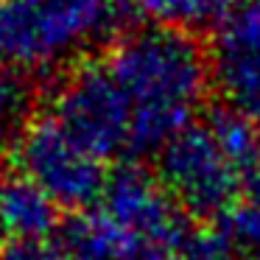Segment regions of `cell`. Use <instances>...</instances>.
I'll list each match as a JSON object with an SVG mask.
<instances>
[{
	"label": "cell",
	"mask_w": 260,
	"mask_h": 260,
	"mask_svg": "<svg viewBox=\"0 0 260 260\" xmlns=\"http://www.w3.org/2000/svg\"><path fill=\"white\" fill-rule=\"evenodd\" d=\"M101 64L129 112L132 157L159 154L193 123L213 81L210 56L196 37L159 25L115 40Z\"/></svg>",
	"instance_id": "1"
},
{
	"label": "cell",
	"mask_w": 260,
	"mask_h": 260,
	"mask_svg": "<svg viewBox=\"0 0 260 260\" xmlns=\"http://www.w3.org/2000/svg\"><path fill=\"white\" fill-rule=\"evenodd\" d=\"M135 0H0V70L42 73L126 34Z\"/></svg>",
	"instance_id": "2"
},
{
	"label": "cell",
	"mask_w": 260,
	"mask_h": 260,
	"mask_svg": "<svg viewBox=\"0 0 260 260\" xmlns=\"http://www.w3.org/2000/svg\"><path fill=\"white\" fill-rule=\"evenodd\" d=\"M159 182L187 215L213 218L246 185L249 168L232 154V148L215 135L207 118L187 123L157 154Z\"/></svg>",
	"instance_id": "3"
},
{
	"label": "cell",
	"mask_w": 260,
	"mask_h": 260,
	"mask_svg": "<svg viewBox=\"0 0 260 260\" xmlns=\"http://www.w3.org/2000/svg\"><path fill=\"white\" fill-rule=\"evenodd\" d=\"M17 171L59 207L90 210L101 199L109 171L51 112L28 120L14 143Z\"/></svg>",
	"instance_id": "4"
},
{
	"label": "cell",
	"mask_w": 260,
	"mask_h": 260,
	"mask_svg": "<svg viewBox=\"0 0 260 260\" xmlns=\"http://www.w3.org/2000/svg\"><path fill=\"white\" fill-rule=\"evenodd\" d=\"M135 246V260L154 249H187L190 221L185 210L171 199L157 174L140 165H120L109 171L101 199L95 202Z\"/></svg>",
	"instance_id": "5"
},
{
	"label": "cell",
	"mask_w": 260,
	"mask_h": 260,
	"mask_svg": "<svg viewBox=\"0 0 260 260\" xmlns=\"http://www.w3.org/2000/svg\"><path fill=\"white\" fill-rule=\"evenodd\" d=\"M51 115L98 159L132 157L129 112L101 62H87L68 76Z\"/></svg>",
	"instance_id": "6"
},
{
	"label": "cell",
	"mask_w": 260,
	"mask_h": 260,
	"mask_svg": "<svg viewBox=\"0 0 260 260\" xmlns=\"http://www.w3.org/2000/svg\"><path fill=\"white\" fill-rule=\"evenodd\" d=\"M59 226V204L23 174L0 176V232L12 241H42Z\"/></svg>",
	"instance_id": "7"
},
{
	"label": "cell",
	"mask_w": 260,
	"mask_h": 260,
	"mask_svg": "<svg viewBox=\"0 0 260 260\" xmlns=\"http://www.w3.org/2000/svg\"><path fill=\"white\" fill-rule=\"evenodd\" d=\"M135 3L137 14L148 17L159 28L196 34L204 28H218L235 0H135Z\"/></svg>",
	"instance_id": "8"
},
{
	"label": "cell",
	"mask_w": 260,
	"mask_h": 260,
	"mask_svg": "<svg viewBox=\"0 0 260 260\" xmlns=\"http://www.w3.org/2000/svg\"><path fill=\"white\" fill-rule=\"evenodd\" d=\"M207 224L218 232L232 260L260 257V202L238 199L218 215L207 218Z\"/></svg>",
	"instance_id": "9"
},
{
	"label": "cell",
	"mask_w": 260,
	"mask_h": 260,
	"mask_svg": "<svg viewBox=\"0 0 260 260\" xmlns=\"http://www.w3.org/2000/svg\"><path fill=\"white\" fill-rule=\"evenodd\" d=\"M0 260H73L59 241H9L0 246Z\"/></svg>",
	"instance_id": "10"
},
{
	"label": "cell",
	"mask_w": 260,
	"mask_h": 260,
	"mask_svg": "<svg viewBox=\"0 0 260 260\" xmlns=\"http://www.w3.org/2000/svg\"><path fill=\"white\" fill-rule=\"evenodd\" d=\"M17 120H9L0 115V162H3V157L9 154V148L14 151V143H17L20 137V129H17Z\"/></svg>",
	"instance_id": "11"
},
{
	"label": "cell",
	"mask_w": 260,
	"mask_h": 260,
	"mask_svg": "<svg viewBox=\"0 0 260 260\" xmlns=\"http://www.w3.org/2000/svg\"><path fill=\"white\" fill-rule=\"evenodd\" d=\"M246 187L252 190V199L260 202V137H257V151H254V162L249 168V176H246Z\"/></svg>",
	"instance_id": "12"
},
{
	"label": "cell",
	"mask_w": 260,
	"mask_h": 260,
	"mask_svg": "<svg viewBox=\"0 0 260 260\" xmlns=\"http://www.w3.org/2000/svg\"><path fill=\"white\" fill-rule=\"evenodd\" d=\"M254 260H260V257H254Z\"/></svg>",
	"instance_id": "13"
},
{
	"label": "cell",
	"mask_w": 260,
	"mask_h": 260,
	"mask_svg": "<svg viewBox=\"0 0 260 260\" xmlns=\"http://www.w3.org/2000/svg\"><path fill=\"white\" fill-rule=\"evenodd\" d=\"M0 235H3V232H0Z\"/></svg>",
	"instance_id": "14"
}]
</instances>
